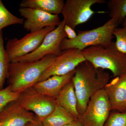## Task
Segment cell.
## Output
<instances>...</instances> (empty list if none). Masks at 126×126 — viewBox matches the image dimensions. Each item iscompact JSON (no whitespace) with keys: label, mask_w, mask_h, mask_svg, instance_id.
Masks as SVG:
<instances>
[{"label":"cell","mask_w":126,"mask_h":126,"mask_svg":"<svg viewBox=\"0 0 126 126\" xmlns=\"http://www.w3.org/2000/svg\"><path fill=\"white\" fill-rule=\"evenodd\" d=\"M110 79L108 72L95 67L87 60L79 64L75 69L72 80L77 97L79 117L85 111L91 97L103 89Z\"/></svg>","instance_id":"cell-1"},{"label":"cell","mask_w":126,"mask_h":126,"mask_svg":"<svg viewBox=\"0 0 126 126\" xmlns=\"http://www.w3.org/2000/svg\"><path fill=\"white\" fill-rule=\"evenodd\" d=\"M57 56L48 55L38 61L10 63L7 79L12 91L20 93L33 87Z\"/></svg>","instance_id":"cell-2"},{"label":"cell","mask_w":126,"mask_h":126,"mask_svg":"<svg viewBox=\"0 0 126 126\" xmlns=\"http://www.w3.org/2000/svg\"><path fill=\"white\" fill-rule=\"evenodd\" d=\"M81 52L94 67L110 70L115 78L126 74V54L117 49L114 42L107 46H90Z\"/></svg>","instance_id":"cell-3"},{"label":"cell","mask_w":126,"mask_h":126,"mask_svg":"<svg viewBox=\"0 0 126 126\" xmlns=\"http://www.w3.org/2000/svg\"><path fill=\"white\" fill-rule=\"evenodd\" d=\"M120 24L116 19L111 18L101 26L89 30L79 31L74 39L64 38L60 45V49L62 51L75 48L81 51L94 46H108L113 42V32Z\"/></svg>","instance_id":"cell-4"},{"label":"cell","mask_w":126,"mask_h":126,"mask_svg":"<svg viewBox=\"0 0 126 126\" xmlns=\"http://www.w3.org/2000/svg\"><path fill=\"white\" fill-rule=\"evenodd\" d=\"M55 27H47L39 31L31 32L20 39H9L5 47L6 53L10 63L36 50L45 37Z\"/></svg>","instance_id":"cell-5"},{"label":"cell","mask_w":126,"mask_h":126,"mask_svg":"<svg viewBox=\"0 0 126 126\" xmlns=\"http://www.w3.org/2000/svg\"><path fill=\"white\" fill-rule=\"evenodd\" d=\"M111 111L108 96L102 89L91 97L85 111L78 119L83 126H104Z\"/></svg>","instance_id":"cell-6"},{"label":"cell","mask_w":126,"mask_h":126,"mask_svg":"<svg viewBox=\"0 0 126 126\" xmlns=\"http://www.w3.org/2000/svg\"><path fill=\"white\" fill-rule=\"evenodd\" d=\"M26 110L33 112L40 121L48 116L56 107V100L36 91L33 87L20 93L17 100Z\"/></svg>","instance_id":"cell-7"},{"label":"cell","mask_w":126,"mask_h":126,"mask_svg":"<svg viewBox=\"0 0 126 126\" xmlns=\"http://www.w3.org/2000/svg\"><path fill=\"white\" fill-rule=\"evenodd\" d=\"M104 0H67L61 14L65 25L74 30L77 26L87 22L96 13L91 7L96 4H104Z\"/></svg>","instance_id":"cell-8"},{"label":"cell","mask_w":126,"mask_h":126,"mask_svg":"<svg viewBox=\"0 0 126 126\" xmlns=\"http://www.w3.org/2000/svg\"><path fill=\"white\" fill-rule=\"evenodd\" d=\"M65 23L63 20L53 30L46 36L39 47L33 52L23 57L18 58L11 63L38 61L48 55L58 56L61 52L60 45L62 40L67 38L64 28Z\"/></svg>","instance_id":"cell-9"},{"label":"cell","mask_w":126,"mask_h":126,"mask_svg":"<svg viewBox=\"0 0 126 126\" xmlns=\"http://www.w3.org/2000/svg\"><path fill=\"white\" fill-rule=\"evenodd\" d=\"M85 61L80 50L71 48L62 50L53 63L44 72L38 82L44 81L54 75L67 74Z\"/></svg>","instance_id":"cell-10"},{"label":"cell","mask_w":126,"mask_h":126,"mask_svg":"<svg viewBox=\"0 0 126 126\" xmlns=\"http://www.w3.org/2000/svg\"><path fill=\"white\" fill-rule=\"evenodd\" d=\"M19 12L21 16L25 19L23 27L31 32L39 31L47 27H56L61 22L59 15L38 9L20 7Z\"/></svg>","instance_id":"cell-11"},{"label":"cell","mask_w":126,"mask_h":126,"mask_svg":"<svg viewBox=\"0 0 126 126\" xmlns=\"http://www.w3.org/2000/svg\"><path fill=\"white\" fill-rule=\"evenodd\" d=\"M37 119L33 113L23 108L16 101L9 103L0 112L1 126H25Z\"/></svg>","instance_id":"cell-12"},{"label":"cell","mask_w":126,"mask_h":126,"mask_svg":"<svg viewBox=\"0 0 126 126\" xmlns=\"http://www.w3.org/2000/svg\"><path fill=\"white\" fill-rule=\"evenodd\" d=\"M104 90L108 96L111 111L126 112V74L115 78Z\"/></svg>","instance_id":"cell-13"},{"label":"cell","mask_w":126,"mask_h":126,"mask_svg":"<svg viewBox=\"0 0 126 126\" xmlns=\"http://www.w3.org/2000/svg\"><path fill=\"white\" fill-rule=\"evenodd\" d=\"M74 74L75 70L64 75H54L36 83L33 87L39 93L55 99L63 87L72 80Z\"/></svg>","instance_id":"cell-14"},{"label":"cell","mask_w":126,"mask_h":126,"mask_svg":"<svg viewBox=\"0 0 126 126\" xmlns=\"http://www.w3.org/2000/svg\"><path fill=\"white\" fill-rule=\"evenodd\" d=\"M55 100L57 105L67 110L75 118H78L77 97L72 80L63 87Z\"/></svg>","instance_id":"cell-15"},{"label":"cell","mask_w":126,"mask_h":126,"mask_svg":"<svg viewBox=\"0 0 126 126\" xmlns=\"http://www.w3.org/2000/svg\"><path fill=\"white\" fill-rule=\"evenodd\" d=\"M64 4L63 0H23L20 6L38 9L52 15H59L61 14Z\"/></svg>","instance_id":"cell-16"},{"label":"cell","mask_w":126,"mask_h":126,"mask_svg":"<svg viewBox=\"0 0 126 126\" xmlns=\"http://www.w3.org/2000/svg\"><path fill=\"white\" fill-rule=\"evenodd\" d=\"M76 119L67 110L56 104L54 111L42 122L44 126H63Z\"/></svg>","instance_id":"cell-17"},{"label":"cell","mask_w":126,"mask_h":126,"mask_svg":"<svg viewBox=\"0 0 126 126\" xmlns=\"http://www.w3.org/2000/svg\"><path fill=\"white\" fill-rule=\"evenodd\" d=\"M111 18L117 19L121 23L126 17V0H110L107 3Z\"/></svg>","instance_id":"cell-18"},{"label":"cell","mask_w":126,"mask_h":126,"mask_svg":"<svg viewBox=\"0 0 126 126\" xmlns=\"http://www.w3.org/2000/svg\"><path fill=\"white\" fill-rule=\"evenodd\" d=\"M10 63L7 58L4 46L3 32H0V90L4 88V86L8 75Z\"/></svg>","instance_id":"cell-19"},{"label":"cell","mask_w":126,"mask_h":126,"mask_svg":"<svg viewBox=\"0 0 126 126\" xmlns=\"http://www.w3.org/2000/svg\"><path fill=\"white\" fill-rule=\"evenodd\" d=\"M24 20V18H18L12 14L0 0V32L11 25H23Z\"/></svg>","instance_id":"cell-20"},{"label":"cell","mask_w":126,"mask_h":126,"mask_svg":"<svg viewBox=\"0 0 126 126\" xmlns=\"http://www.w3.org/2000/svg\"><path fill=\"white\" fill-rule=\"evenodd\" d=\"M20 93L12 91L9 85L0 90V112L9 103L16 101Z\"/></svg>","instance_id":"cell-21"},{"label":"cell","mask_w":126,"mask_h":126,"mask_svg":"<svg viewBox=\"0 0 126 126\" xmlns=\"http://www.w3.org/2000/svg\"><path fill=\"white\" fill-rule=\"evenodd\" d=\"M104 126H126V112L111 111Z\"/></svg>","instance_id":"cell-22"},{"label":"cell","mask_w":126,"mask_h":126,"mask_svg":"<svg viewBox=\"0 0 126 126\" xmlns=\"http://www.w3.org/2000/svg\"><path fill=\"white\" fill-rule=\"evenodd\" d=\"M113 34L116 38V47L119 51L126 54V26L116 28Z\"/></svg>","instance_id":"cell-23"},{"label":"cell","mask_w":126,"mask_h":126,"mask_svg":"<svg viewBox=\"0 0 126 126\" xmlns=\"http://www.w3.org/2000/svg\"><path fill=\"white\" fill-rule=\"evenodd\" d=\"M64 30L67 35V38L69 39H73L77 37V34L75 31L73 29L68 26L65 25Z\"/></svg>","instance_id":"cell-24"},{"label":"cell","mask_w":126,"mask_h":126,"mask_svg":"<svg viewBox=\"0 0 126 126\" xmlns=\"http://www.w3.org/2000/svg\"><path fill=\"white\" fill-rule=\"evenodd\" d=\"M25 126H44L42 122L40 121L37 118L33 121L30 122Z\"/></svg>","instance_id":"cell-25"},{"label":"cell","mask_w":126,"mask_h":126,"mask_svg":"<svg viewBox=\"0 0 126 126\" xmlns=\"http://www.w3.org/2000/svg\"><path fill=\"white\" fill-rule=\"evenodd\" d=\"M63 126H83L81 123L79 121L78 119H75L73 121L71 122L70 123H68L64 125Z\"/></svg>","instance_id":"cell-26"},{"label":"cell","mask_w":126,"mask_h":126,"mask_svg":"<svg viewBox=\"0 0 126 126\" xmlns=\"http://www.w3.org/2000/svg\"><path fill=\"white\" fill-rule=\"evenodd\" d=\"M126 26V18L123 21V27Z\"/></svg>","instance_id":"cell-27"},{"label":"cell","mask_w":126,"mask_h":126,"mask_svg":"<svg viewBox=\"0 0 126 126\" xmlns=\"http://www.w3.org/2000/svg\"><path fill=\"white\" fill-rule=\"evenodd\" d=\"M1 126V124L0 123V126Z\"/></svg>","instance_id":"cell-28"}]
</instances>
